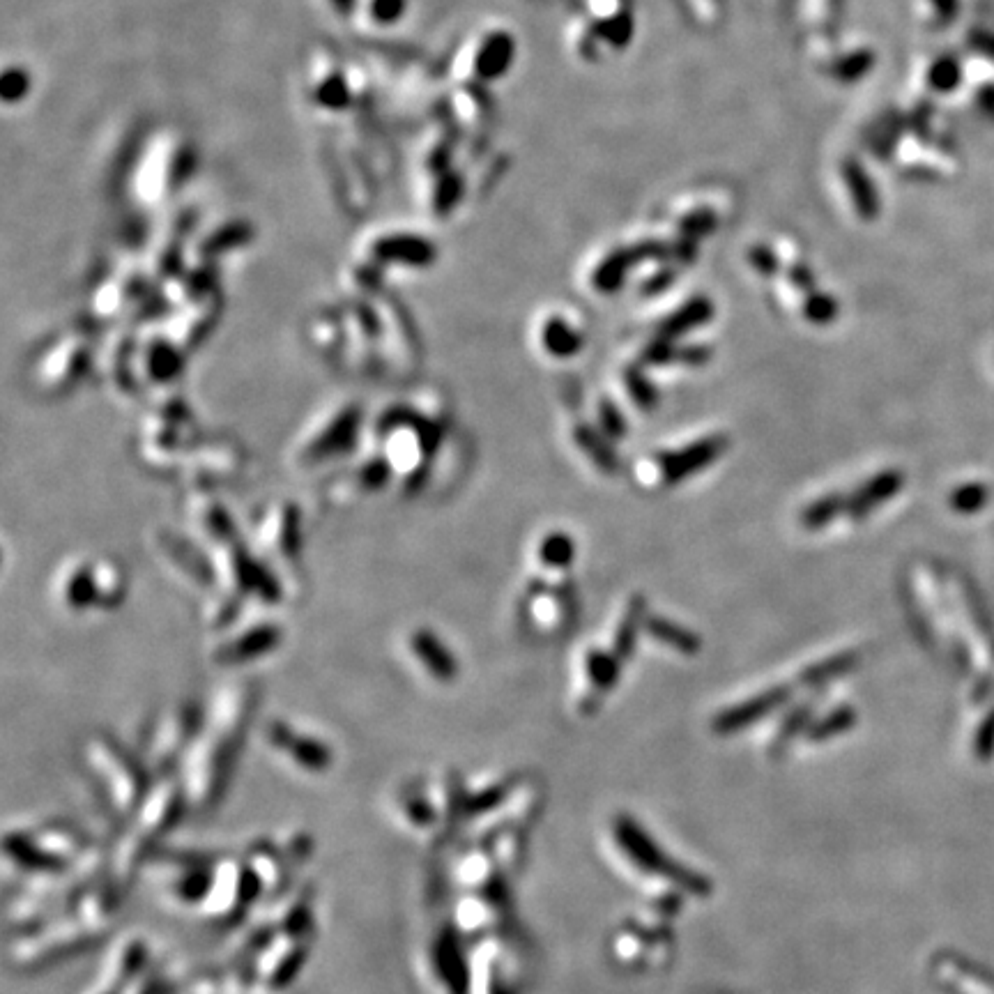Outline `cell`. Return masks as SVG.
<instances>
[{"instance_id":"6da1fadb","label":"cell","mask_w":994,"mask_h":994,"mask_svg":"<svg viewBox=\"0 0 994 994\" xmlns=\"http://www.w3.org/2000/svg\"><path fill=\"white\" fill-rule=\"evenodd\" d=\"M251 707L249 688H228L224 698L217 700L210 725L201 734V741L191 755V794L198 804L214 801L231 774L237 739L242 737Z\"/></svg>"},{"instance_id":"7a4b0ae2","label":"cell","mask_w":994,"mask_h":994,"mask_svg":"<svg viewBox=\"0 0 994 994\" xmlns=\"http://www.w3.org/2000/svg\"><path fill=\"white\" fill-rule=\"evenodd\" d=\"M178 799H180L178 790H173V787H162V790H157L155 797L150 799V804L139 810V815L134 817L132 827L127 829V836L120 840L116 856H113V870H116V875L120 879L132 877L134 870L141 866L143 856L150 850V845L168 829V824L173 822L175 813H178Z\"/></svg>"},{"instance_id":"3957f363","label":"cell","mask_w":994,"mask_h":994,"mask_svg":"<svg viewBox=\"0 0 994 994\" xmlns=\"http://www.w3.org/2000/svg\"><path fill=\"white\" fill-rule=\"evenodd\" d=\"M359 431V408L355 403H339L323 412L316 424L304 431L293 451V463L300 468H316L341 451L350 449Z\"/></svg>"},{"instance_id":"277c9868","label":"cell","mask_w":994,"mask_h":994,"mask_svg":"<svg viewBox=\"0 0 994 994\" xmlns=\"http://www.w3.org/2000/svg\"><path fill=\"white\" fill-rule=\"evenodd\" d=\"M90 767L99 771L102 785L111 797V806L118 808V815L134 813L143 790V771L120 746L106 739H95L88 748Z\"/></svg>"},{"instance_id":"5b68a950","label":"cell","mask_w":994,"mask_h":994,"mask_svg":"<svg viewBox=\"0 0 994 994\" xmlns=\"http://www.w3.org/2000/svg\"><path fill=\"white\" fill-rule=\"evenodd\" d=\"M725 449H728V438L725 435H711V438L693 442V445L684 449L668 451V454L659 456L665 484H679V481L691 477V474L709 468Z\"/></svg>"},{"instance_id":"8992f818","label":"cell","mask_w":994,"mask_h":994,"mask_svg":"<svg viewBox=\"0 0 994 994\" xmlns=\"http://www.w3.org/2000/svg\"><path fill=\"white\" fill-rule=\"evenodd\" d=\"M787 700H790V688L787 686L769 688V691L755 695V698L741 702L737 707L725 709L723 714H718L714 721V730L721 734L744 730L748 725L762 721V718L771 714V711H776L778 707L785 705Z\"/></svg>"},{"instance_id":"52a82bcc","label":"cell","mask_w":994,"mask_h":994,"mask_svg":"<svg viewBox=\"0 0 994 994\" xmlns=\"http://www.w3.org/2000/svg\"><path fill=\"white\" fill-rule=\"evenodd\" d=\"M58 599L67 610H88V606L99 601L95 564L70 562L60 571L58 578Z\"/></svg>"},{"instance_id":"ba28073f","label":"cell","mask_w":994,"mask_h":994,"mask_svg":"<svg viewBox=\"0 0 994 994\" xmlns=\"http://www.w3.org/2000/svg\"><path fill=\"white\" fill-rule=\"evenodd\" d=\"M373 256L382 263L428 267L435 261V247L422 235H389L373 244Z\"/></svg>"},{"instance_id":"9c48e42d","label":"cell","mask_w":994,"mask_h":994,"mask_svg":"<svg viewBox=\"0 0 994 994\" xmlns=\"http://www.w3.org/2000/svg\"><path fill=\"white\" fill-rule=\"evenodd\" d=\"M267 739L272 741L274 748L279 746L281 751H286L290 758L307 769H325L330 764V748L320 744L318 739H311L309 734L293 732L284 723H274L267 732Z\"/></svg>"},{"instance_id":"30bf717a","label":"cell","mask_w":994,"mask_h":994,"mask_svg":"<svg viewBox=\"0 0 994 994\" xmlns=\"http://www.w3.org/2000/svg\"><path fill=\"white\" fill-rule=\"evenodd\" d=\"M902 486V474L896 470H886L875 474L873 479L861 484L852 495H847V511L845 514L852 518V521H863L870 511L879 504L891 500L893 495L900 491Z\"/></svg>"},{"instance_id":"8fae6325","label":"cell","mask_w":994,"mask_h":994,"mask_svg":"<svg viewBox=\"0 0 994 994\" xmlns=\"http://www.w3.org/2000/svg\"><path fill=\"white\" fill-rule=\"evenodd\" d=\"M408 649L412 654V659L417 661L419 668H426V672L435 679H451L456 675V661L454 656L449 654V649L445 647V642H440L433 636L431 631H415L408 638Z\"/></svg>"},{"instance_id":"7c38bea8","label":"cell","mask_w":994,"mask_h":994,"mask_svg":"<svg viewBox=\"0 0 994 994\" xmlns=\"http://www.w3.org/2000/svg\"><path fill=\"white\" fill-rule=\"evenodd\" d=\"M279 647V629L274 624H258L242 629L237 636L228 640V645L221 647L219 659L224 661H244L263 656Z\"/></svg>"},{"instance_id":"4fadbf2b","label":"cell","mask_w":994,"mask_h":994,"mask_svg":"<svg viewBox=\"0 0 994 994\" xmlns=\"http://www.w3.org/2000/svg\"><path fill=\"white\" fill-rule=\"evenodd\" d=\"M511 58H514V40L507 33H493L481 44L474 70L481 79H497L511 65Z\"/></svg>"},{"instance_id":"5bb4252c","label":"cell","mask_w":994,"mask_h":994,"mask_svg":"<svg viewBox=\"0 0 994 994\" xmlns=\"http://www.w3.org/2000/svg\"><path fill=\"white\" fill-rule=\"evenodd\" d=\"M711 316H714V307H711L707 297H695V300L688 302L686 307H682L677 313H672V316L665 320V323L659 327V336L675 341L679 336L695 330V327L705 325Z\"/></svg>"},{"instance_id":"9a60e30c","label":"cell","mask_w":994,"mask_h":994,"mask_svg":"<svg viewBox=\"0 0 994 994\" xmlns=\"http://www.w3.org/2000/svg\"><path fill=\"white\" fill-rule=\"evenodd\" d=\"M645 608H647V603H645V599H642V596H633V599L629 601V606H626V613L622 617V622H619V626H617V633H615V640H613V654L617 656L619 661L629 659V656L633 654V649H636L638 629L640 626H645V622H647Z\"/></svg>"},{"instance_id":"2e32d148","label":"cell","mask_w":994,"mask_h":994,"mask_svg":"<svg viewBox=\"0 0 994 994\" xmlns=\"http://www.w3.org/2000/svg\"><path fill=\"white\" fill-rule=\"evenodd\" d=\"M645 629L654 640H659V642H663V645L677 649V652H682V654H698L700 652V638L688 629H684V626L670 622V619L647 617Z\"/></svg>"},{"instance_id":"e0dca14e","label":"cell","mask_w":994,"mask_h":994,"mask_svg":"<svg viewBox=\"0 0 994 994\" xmlns=\"http://www.w3.org/2000/svg\"><path fill=\"white\" fill-rule=\"evenodd\" d=\"M856 663H859V654H856V652L833 654V656H829V659H824L820 663L810 665V668H806L804 672H801V684H804V686L829 684L836 677L847 675V672H852L856 668Z\"/></svg>"},{"instance_id":"ac0fdd59","label":"cell","mask_w":994,"mask_h":994,"mask_svg":"<svg viewBox=\"0 0 994 994\" xmlns=\"http://www.w3.org/2000/svg\"><path fill=\"white\" fill-rule=\"evenodd\" d=\"M573 438H576L578 447L583 449L585 454L592 458V463L596 465V468L603 470V472H610V474L617 472V468H619V461H617L615 449L610 447L608 442L603 440L599 433L592 431L590 426L578 424V426H576V431H573Z\"/></svg>"},{"instance_id":"d6986e66","label":"cell","mask_w":994,"mask_h":994,"mask_svg":"<svg viewBox=\"0 0 994 994\" xmlns=\"http://www.w3.org/2000/svg\"><path fill=\"white\" fill-rule=\"evenodd\" d=\"M847 511V497L840 493H829L822 495L820 500L810 502L808 507L801 511V525L806 530H822L829 523L836 521V518Z\"/></svg>"},{"instance_id":"ffe728a7","label":"cell","mask_w":994,"mask_h":994,"mask_svg":"<svg viewBox=\"0 0 994 994\" xmlns=\"http://www.w3.org/2000/svg\"><path fill=\"white\" fill-rule=\"evenodd\" d=\"M541 341L550 355L555 357H571L576 355L580 346H583V339L576 334L571 325L564 323L562 318H550L544 325V334H541Z\"/></svg>"},{"instance_id":"44dd1931","label":"cell","mask_w":994,"mask_h":994,"mask_svg":"<svg viewBox=\"0 0 994 994\" xmlns=\"http://www.w3.org/2000/svg\"><path fill=\"white\" fill-rule=\"evenodd\" d=\"M636 261H638L636 251H619V254L606 258V261L599 265V270L594 272V286L603 290V293H610V290L619 288V284H622L626 277V272H629V267Z\"/></svg>"},{"instance_id":"7402d4cb","label":"cell","mask_w":994,"mask_h":994,"mask_svg":"<svg viewBox=\"0 0 994 994\" xmlns=\"http://www.w3.org/2000/svg\"><path fill=\"white\" fill-rule=\"evenodd\" d=\"M587 675H590L596 693L613 691L619 677V659L615 654L594 649V652L587 654Z\"/></svg>"},{"instance_id":"603a6c76","label":"cell","mask_w":994,"mask_h":994,"mask_svg":"<svg viewBox=\"0 0 994 994\" xmlns=\"http://www.w3.org/2000/svg\"><path fill=\"white\" fill-rule=\"evenodd\" d=\"M573 555H576V546L564 532L548 534L539 546V557L548 569H567L573 562Z\"/></svg>"},{"instance_id":"cb8c5ba5","label":"cell","mask_w":994,"mask_h":994,"mask_svg":"<svg viewBox=\"0 0 994 994\" xmlns=\"http://www.w3.org/2000/svg\"><path fill=\"white\" fill-rule=\"evenodd\" d=\"M624 382H626V392H629L633 403H636L640 410H654L656 408V403H659V394H656L654 385L647 380L645 371H642L640 366H629V369L624 371Z\"/></svg>"},{"instance_id":"d4e9b609","label":"cell","mask_w":994,"mask_h":994,"mask_svg":"<svg viewBox=\"0 0 994 994\" xmlns=\"http://www.w3.org/2000/svg\"><path fill=\"white\" fill-rule=\"evenodd\" d=\"M854 709L852 707H838V709H833L829 716H824L822 721H817L813 728L808 730V739H815V741H820V739H829L833 737V734H838V732H845V730H850L852 725H854Z\"/></svg>"},{"instance_id":"484cf974","label":"cell","mask_w":994,"mask_h":994,"mask_svg":"<svg viewBox=\"0 0 994 994\" xmlns=\"http://www.w3.org/2000/svg\"><path fill=\"white\" fill-rule=\"evenodd\" d=\"M316 99H318V104L327 106V109H334V111L346 109V106L350 104V88H348L346 79H343L341 74H334V76H330V79H325L316 90Z\"/></svg>"},{"instance_id":"4316f807","label":"cell","mask_w":994,"mask_h":994,"mask_svg":"<svg viewBox=\"0 0 994 994\" xmlns=\"http://www.w3.org/2000/svg\"><path fill=\"white\" fill-rule=\"evenodd\" d=\"M249 235L251 231L247 224H231L214 233L210 240L205 242V247H201V251H205V254H219V251L240 247V244L249 240Z\"/></svg>"},{"instance_id":"83f0119b","label":"cell","mask_w":994,"mask_h":994,"mask_svg":"<svg viewBox=\"0 0 994 994\" xmlns=\"http://www.w3.org/2000/svg\"><path fill=\"white\" fill-rule=\"evenodd\" d=\"M804 316L815 325H829L838 316V304L829 295L813 293L804 304Z\"/></svg>"},{"instance_id":"f1b7e54d","label":"cell","mask_w":994,"mask_h":994,"mask_svg":"<svg viewBox=\"0 0 994 994\" xmlns=\"http://www.w3.org/2000/svg\"><path fill=\"white\" fill-rule=\"evenodd\" d=\"M28 90H30V76L26 70H21V67H10V70H5L3 83H0V93H3V99L7 104L21 102V99L28 95Z\"/></svg>"},{"instance_id":"f546056e","label":"cell","mask_w":994,"mask_h":994,"mask_svg":"<svg viewBox=\"0 0 994 994\" xmlns=\"http://www.w3.org/2000/svg\"><path fill=\"white\" fill-rule=\"evenodd\" d=\"M677 350L675 343L670 339H663V336H656V339L649 343V346L642 350V364L647 366H661V364H672L677 362Z\"/></svg>"},{"instance_id":"4dcf8cb0","label":"cell","mask_w":994,"mask_h":994,"mask_svg":"<svg viewBox=\"0 0 994 994\" xmlns=\"http://www.w3.org/2000/svg\"><path fill=\"white\" fill-rule=\"evenodd\" d=\"M599 424L603 431H606L608 440H619L626 435V424L622 412L615 408V403L601 401L599 405Z\"/></svg>"},{"instance_id":"1f68e13d","label":"cell","mask_w":994,"mask_h":994,"mask_svg":"<svg viewBox=\"0 0 994 994\" xmlns=\"http://www.w3.org/2000/svg\"><path fill=\"white\" fill-rule=\"evenodd\" d=\"M408 0H373L371 14L378 24H394L403 17Z\"/></svg>"},{"instance_id":"d6a6232c","label":"cell","mask_w":994,"mask_h":994,"mask_svg":"<svg viewBox=\"0 0 994 994\" xmlns=\"http://www.w3.org/2000/svg\"><path fill=\"white\" fill-rule=\"evenodd\" d=\"M711 359V348L709 346H686L677 350V362L688 364V366H702Z\"/></svg>"},{"instance_id":"836d02e7","label":"cell","mask_w":994,"mask_h":994,"mask_svg":"<svg viewBox=\"0 0 994 994\" xmlns=\"http://www.w3.org/2000/svg\"><path fill=\"white\" fill-rule=\"evenodd\" d=\"M456 194H458V180L447 178L445 185H440L438 194H435V208H438V212H447L451 205H454Z\"/></svg>"},{"instance_id":"e575fe53","label":"cell","mask_w":994,"mask_h":994,"mask_svg":"<svg viewBox=\"0 0 994 994\" xmlns=\"http://www.w3.org/2000/svg\"><path fill=\"white\" fill-rule=\"evenodd\" d=\"M751 263L758 267L762 274H774L776 267H778L774 254H771V251H767L764 247H758V249L751 251Z\"/></svg>"},{"instance_id":"d590c367","label":"cell","mask_w":994,"mask_h":994,"mask_svg":"<svg viewBox=\"0 0 994 994\" xmlns=\"http://www.w3.org/2000/svg\"><path fill=\"white\" fill-rule=\"evenodd\" d=\"M790 279H792V284L801 288V290H810L815 286V279H813V272L806 270L804 265H797V267H792V272H790Z\"/></svg>"},{"instance_id":"8d00e7d4","label":"cell","mask_w":994,"mask_h":994,"mask_svg":"<svg viewBox=\"0 0 994 994\" xmlns=\"http://www.w3.org/2000/svg\"><path fill=\"white\" fill-rule=\"evenodd\" d=\"M332 3L341 14H353L357 7V0H332Z\"/></svg>"}]
</instances>
